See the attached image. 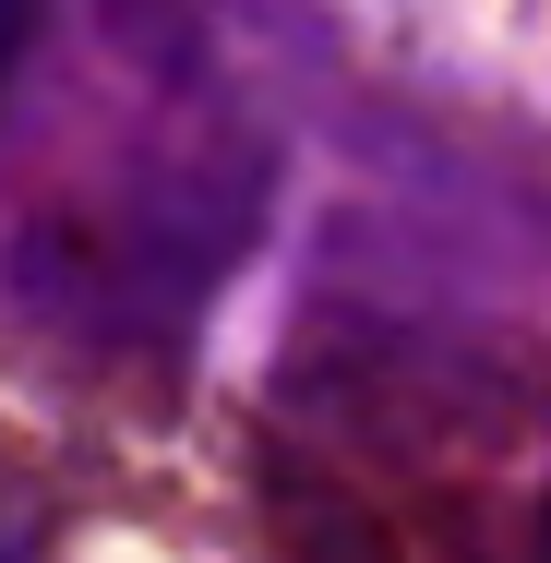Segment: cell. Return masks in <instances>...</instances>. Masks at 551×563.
Listing matches in <instances>:
<instances>
[{
	"label": "cell",
	"instance_id": "6da1fadb",
	"mask_svg": "<svg viewBox=\"0 0 551 563\" xmlns=\"http://www.w3.org/2000/svg\"><path fill=\"white\" fill-rule=\"evenodd\" d=\"M24 48H36V0H0V85H12Z\"/></svg>",
	"mask_w": 551,
	"mask_h": 563
},
{
	"label": "cell",
	"instance_id": "7a4b0ae2",
	"mask_svg": "<svg viewBox=\"0 0 551 563\" xmlns=\"http://www.w3.org/2000/svg\"><path fill=\"white\" fill-rule=\"evenodd\" d=\"M528 563H551V516H540V552H528Z\"/></svg>",
	"mask_w": 551,
	"mask_h": 563
}]
</instances>
